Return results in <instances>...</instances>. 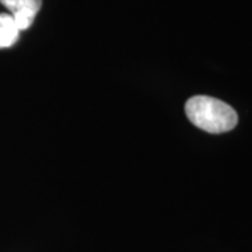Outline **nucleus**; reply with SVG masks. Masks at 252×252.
<instances>
[{
    "label": "nucleus",
    "instance_id": "nucleus-2",
    "mask_svg": "<svg viewBox=\"0 0 252 252\" xmlns=\"http://www.w3.org/2000/svg\"><path fill=\"white\" fill-rule=\"evenodd\" d=\"M0 3L9 10L20 31L31 27L42 6V0H0Z\"/></svg>",
    "mask_w": 252,
    "mask_h": 252
},
{
    "label": "nucleus",
    "instance_id": "nucleus-3",
    "mask_svg": "<svg viewBox=\"0 0 252 252\" xmlns=\"http://www.w3.org/2000/svg\"><path fill=\"white\" fill-rule=\"evenodd\" d=\"M20 35V30L14 23L11 14L1 13L0 14V49L14 45Z\"/></svg>",
    "mask_w": 252,
    "mask_h": 252
},
{
    "label": "nucleus",
    "instance_id": "nucleus-1",
    "mask_svg": "<svg viewBox=\"0 0 252 252\" xmlns=\"http://www.w3.org/2000/svg\"><path fill=\"white\" fill-rule=\"evenodd\" d=\"M185 112L193 125L207 133H224L234 129L238 122L234 108L207 95L189 98L185 104Z\"/></svg>",
    "mask_w": 252,
    "mask_h": 252
}]
</instances>
